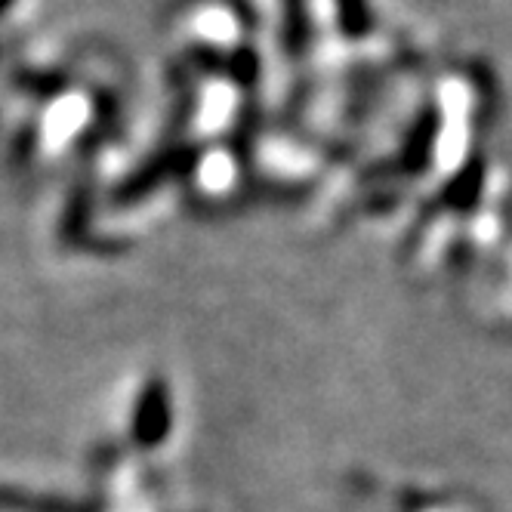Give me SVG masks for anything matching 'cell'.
<instances>
[{
	"instance_id": "3957f363",
	"label": "cell",
	"mask_w": 512,
	"mask_h": 512,
	"mask_svg": "<svg viewBox=\"0 0 512 512\" xmlns=\"http://www.w3.org/2000/svg\"><path fill=\"white\" fill-rule=\"evenodd\" d=\"M10 7H13V0H0V16H4V13H7Z\"/></svg>"
},
{
	"instance_id": "7a4b0ae2",
	"label": "cell",
	"mask_w": 512,
	"mask_h": 512,
	"mask_svg": "<svg viewBox=\"0 0 512 512\" xmlns=\"http://www.w3.org/2000/svg\"><path fill=\"white\" fill-rule=\"evenodd\" d=\"M334 19L346 41H364L374 31L371 0H334Z\"/></svg>"
},
{
	"instance_id": "6da1fadb",
	"label": "cell",
	"mask_w": 512,
	"mask_h": 512,
	"mask_svg": "<svg viewBox=\"0 0 512 512\" xmlns=\"http://www.w3.org/2000/svg\"><path fill=\"white\" fill-rule=\"evenodd\" d=\"M281 4V41L290 56H303L312 41L309 0H278Z\"/></svg>"
}]
</instances>
